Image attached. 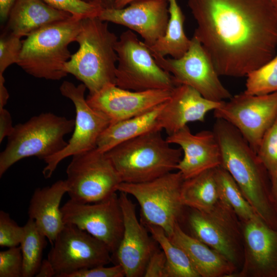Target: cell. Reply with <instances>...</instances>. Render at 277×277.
Segmentation results:
<instances>
[{
	"mask_svg": "<svg viewBox=\"0 0 277 277\" xmlns=\"http://www.w3.org/2000/svg\"><path fill=\"white\" fill-rule=\"evenodd\" d=\"M193 36L219 75L246 76L274 56L277 15L271 0H188Z\"/></svg>",
	"mask_w": 277,
	"mask_h": 277,
	"instance_id": "obj_1",
	"label": "cell"
},
{
	"mask_svg": "<svg viewBox=\"0 0 277 277\" xmlns=\"http://www.w3.org/2000/svg\"><path fill=\"white\" fill-rule=\"evenodd\" d=\"M219 143L221 166L240 187L255 211L270 227L277 229V207L267 170L256 152L232 125L216 118L213 130Z\"/></svg>",
	"mask_w": 277,
	"mask_h": 277,
	"instance_id": "obj_2",
	"label": "cell"
},
{
	"mask_svg": "<svg viewBox=\"0 0 277 277\" xmlns=\"http://www.w3.org/2000/svg\"><path fill=\"white\" fill-rule=\"evenodd\" d=\"M118 39L110 30L108 22L98 17L82 19L75 41L78 49L71 54L64 70L85 85L89 95L107 85H115L117 63L115 46Z\"/></svg>",
	"mask_w": 277,
	"mask_h": 277,
	"instance_id": "obj_3",
	"label": "cell"
},
{
	"mask_svg": "<svg viewBox=\"0 0 277 277\" xmlns=\"http://www.w3.org/2000/svg\"><path fill=\"white\" fill-rule=\"evenodd\" d=\"M161 131L147 132L105 152L122 182H147L176 170L182 150L171 147Z\"/></svg>",
	"mask_w": 277,
	"mask_h": 277,
	"instance_id": "obj_4",
	"label": "cell"
},
{
	"mask_svg": "<svg viewBox=\"0 0 277 277\" xmlns=\"http://www.w3.org/2000/svg\"><path fill=\"white\" fill-rule=\"evenodd\" d=\"M82 19L72 16L48 25L27 36L23 40L16 64L36 78L58 81L66 76L64 66L71 55L69 46L76 41Z\"/></svg>",
	"mask_w": 277,
	"mask_h": 277,
	"instance_id": "obj_5",
	"label": "cell"
},
{
	"mask_svg": "<svg viewBox=\"0 0 277 277\" xmlns=\"http://www.w3.org/2000/svg\"><path fill=\"white\" fill-rule=\"evenodd\" d=\"M75 120L51 112L34 116L14 127L0 154V177L17 162L36 156L45 161L64 149L65 136L73 131Z\"/></svg>",
	"mask_w": 277,
	"mask_h": 277,
	"instance_id": "obj_6",
	"label": "cell"
},
{
	"mask_svg": "<svg viewBox=\"0 0 277 277\" xmlns=\"http://www.w3.org/2000/svg\"><path fill=\"white\" fill-rule=\"evenodd\" d=\"M179 225L186 233L224 256L239 271L243 261L242 222L220 197L210 210L202 211L185 207Z\"/></svg>",
	"mask_w": 277,
	"mask_h": 277,
	"instance_id": "obj_7",
	"label": "cell"
},
{
	"mask_svg": "<svg viewBox=\"0 0 277 277\" xmlns=\"http://www.w3.org/2000/svg\"><path fill=\"white\" fill-rule=\"evenodd\" d=\"M184 180L180 171H172L147 182H122L117 190L135 199L141 208L143 224L159 226L169 236L186 207L181 197Z\"/></svg>",
	"mask_w": 277,
	"mask_h": 277,
	"instance_id": "obj_8",
	"label": "cell"
},
{
	"mask_svg": "<svg viewBox=\"0 0 277 277\" xmlns=\"http://www.w3.org/2000/svg\"><path fill=\"white\" fill-rule=\"evenodd\" d=\"M115 50V85L118 87L142 91L173 90L178 85L172 75L158 65L145 44L132 30L121 33Z\"/></svg>",
	"mask_w": 277,
	"mask_h": 277,
	"instance_id": "obj_9",
	"label": "cell"
},
{
	"mask_svg": "<svg viewBox=\"0 0 277 277\" xmlns=\"http://www.w3.org/2000/svg\"><path fill=\"white\" fill-rule=\"evenodd\" d=\"M72 156L65 180L70 200L94 203L117 191L122 181L105 152L94 148Z\"/></svg>",
	"mask_w": 277,
	"mask_h": 277,
	"instance_id": "obj_10",
	"label": "cell"
},
{
	"mask_svg": "<svg viewBox=\"0 0 277 277\" xmlns=\"http://www.w3.org/2000/svg\"><path fill=\"white\" fill-rule=\"evenodd\" d=\"M152 55L178 85L189 86L205 98L214 102L225 101L232 97L221 83L209 54L194 36L187 51L179 58Z\"/></svg>",
	"mask_w": 277,
	"mask_h": 277,
	"instance_id": "obj_11",
	"label": "cell"
},
{
	"mask_svg": "<svg viewBox=\"0 0 277 277\" xmlns=\"http://www.w3.org/2000/svg\"><path fill=\"white\" fill-rule=\"evenodd\" d=\"M52 245L47 259L56 277H68L78 270L106 266L112 261L103 243L72 224H65Z\"/></svg>",
	"mask_w": 277,
	"mask_h": 277,
	"instance_id": "obj_12",
	"label": "cell"
},
{
	"mask_svg": "<svg viewBox=\"0 0 277 277\" xmlns=\"http://www.w3.org/2000/svg\"><path fill=\"white\" fill-rule=\"evenodd\" d=\"M213 114L234 126L256 152L264 134L277 118V91L265 95L244 92L223 101Z\"/></svg>",
	"mask_w": 277,
	"mask_h": 277,
	"instance_id": "obj_13",
	"label": "cell"
},
{
	"mask_svg": "<svg viewBox=\"0 0 277 277\" xmlns=\"http://www.w3.org/2000/svg\"><path fill=\"white\" fill-rule=\"evenodd\" d=\"M65 224L76 226L103 243L112 256L124 231L123 214L116 192L101 201L83 203L68 200L61 207Z\"/></svg>",
	"mask_w": 277,
	"mask_h": 277,
	"instance_id": "obj_14",
	"label": "cell"
},
{
	"mask_svg": "<svg viewBox=\"0 0 277 277\" xmlns=\"http://www.w3.org/2000/svg\"><path fill=\"white\" fill-rule=\"evenodd\" d=\"M86 89L83 83L75 86L66 81L60 87L62 95L70 100L74 105L75 125L66 147L44 161L46 165L42 173L46 179L51 176L59 163L66 157L96 148L98 138L110 124L104 115L88 104L85 97Z\"/></svg>",
	"mask_w": 277,
	"mask_h": 277,
	"instance_id": "obj_15",
	"label": "cell"
},
{
	"mask_svg": "<svg viewBox=\"0 0 277 277\" xmlns=\"http://www.w3.org/2000/svg\"><path fill=\"white\" fill-rule=\"evenodd\" d=\"M119 199L124 219V231L115 253L112 256L120 264L126 277H143L151 255L158 244L146 227L139 221L135 206L129 195L119 192Z\"/></svg>",
	"mask_w": 277,
	"mask_h": 277,
	"instance_id": "obj_16",
	"label": "cell"
},
{
	"mask_svg": "<svg viewBox=\"0 0 277 277\" xmlns=\"http://www.w3.org/2000/svg\"><path fill=\"white\" fill-rule=\"evenodd\" d=\"M241 222L243 264L231 277H277V229L258 214Z\"/></svg>",
	"mask_w": 277,
	"mask_h": 277,
	"instance_id": "obj_17",
	"label": "cell"
},
{
	"mask_svg": "<svg viewBox=\"0 0 277 277\" xmlns=\"http://www.w3.org/2000/svg\"><path fill=\"white\" fill-rule=\"evenodd\" d=\"M173 90L135 91L109 85L88 95V104L104 115L110 124L144 114L165 102Z\"/></svg>",
	"mask_w": 277,
	"mask_h": 277,
	"instance_id": "obj_18",
	"label": "cell"
},
{
	"mask_svg": "<svg viewBox=\"0 0 277 277\" xmlns=\"http://www.w3.org/2000/svg\"><path fill=\"white\" fill-rule=\"evenodd\" d=\"M98 17L136 32L145 45L150 46L165 33L169 18V2L168 0H135L121 9L103 8Z\"/></svg>",
	"mask_w": 277,
	"mask_h": 277,
	"instance_id": "obj_19",
	"label": "cell"
},
{
	"mask_svg": "<svg viewBox=\"0 0 277 277\" xmlns=\"http://www.w3.org/2000/svg\"><path fill=\"white\" fill-rule=\"evenodd\" d=\"M169 144L179 145L184 154L176 167L184 179L221 166L220 146L213 131L203 130L193 134L188 125L168 135Z\"/></svg>",
	"mask_w": 277,
	"mask_h": 277,
	"instance_id": "obj_20",
	"label": "cell"
},
{
	"mask_svg": "<svg viewBox=\"0 0 277 277\" xmlns=\"http://www.w3.org/2000/svg\"><path fill=\"white\" fill-rule=\"evenodd\" d=\"M222 102L208 100L189 86L177 85L164 103L159 116L160 126L168 135H171L189 123L204 122L207 113L217 108Z\"/></svg>",
	"mask_w": 277,
	"mask_h": 277,
	"instance_id": "obj_21",
	"label": "cell"
},
{
	"mask_svg": "<svg viewBox=\"0 0 277 277\" xmlns=\"http://www.w3.org/2000/svg\"><path fill=\"white\" fill-rule=\"evenodd\" d=\"M67 191L66 180H58L50 186L36 188L30 200L29 217L51 244L65 225L60 204Z\"/></svg>",
	"mask_w": 277,
	"mask_h": 277,
	"instance_id": "obj_22",
	"label": "cell"
},
{
	"mask_svg": "<svg viewBox=\"0 0 277 277\" xmlns=\"http://www.w3.org/2000/svg\"><path fill=\"white\" fill-rule=\"evenodd\" d=\"M169 238L185 252L200 277H231L238 271L224 256L186 233L179 223Z\"/></svg>",
	"mask_w": 277,
	"mask_h": 277,
	"instance_id": "obj_23",
	"label": "cell"
},
{
	"mask_svg": "<svg viewBox=\"0 0 277 277\" xmlns=\"http://www.w3.org/2000/svg\"><path fill=\"white\" fill-rule=\"evenodd\" d=\"M72 16L51 7L43 0H16L5 30L21 38L27 37L42 27Z\"/></svg>",
	"mask_w": 277,
	"mask_h": 277,
	"instance_id": "obj_24",
	"label": "cell"
},
{
	"mask_svg": "<svg viewBox=\"0 0 277 277\" xmlns=\"http://www.w3.org/2000/svg\"><path fill=\"white\" fill-rule=\"evenodd\" d=\"M164 103L144 114L110 124L98 138L96 148L106 152L116 145L147 132L162 130L159 116Z\"/></svg>",
	"mask_w": 277,
	"mask_h": 277,
	"instance_id": "obj_25",
	"label": "cell"
},
{
	"mask_svg": "<svg viewBox=\"0 0 277 277\" xmlns=\"http://www.w3.org/2000/svg\"><path fill=\"white\" fill-rule=\"evenodd\" d=\"M183 205L202 211L211 209L220 199L215 168L185 179L181 189Z\"/></svg>",
	"mask_w": 277,
	"mask_h": 277,
	"instance_id": "obj_26",
	"label": "cell"
},
{
	"mask_svg": "<svg viewBox=\"0 0 277 277\" xmlns=\"http://www.w3.org/2000/svg\"><path fill=\"white\" fill-rule=\"evenodd\" d=\"M168 2L169 18L165 33L154 44L147 47L152 54L179 58L187 51L191 39L185 33V16L177 0Z\"/></svg>",
	"mask_w": 277,
	"mask_h": 277,
	"instance_id": "obj_27",
	"label": "cell"
},
{
	"mask_svg": "<svg viewBox=\"0 0 277 277\" xmlns=\"http://www.w3.org/2000/svg\"><path fill=\"white\" fill-rule=\"evenodd\" d=\"M144 225L166 256V277H200L185 252L171 241L162 228Z\"/></svg>",
	"mask_w": 277,
	"mask_h": 277,
	"instance_id": "obj_28",
	"label": "cell"
},
{
	"mask_svg": "<svg viewBox=\"0 0 277 277\" xmlns=\"http://www.w3.org/2000/svg\"><path fill=\"white\" fill-rule=\"evenodd\" d=\"M24 227V234L19 245L23 261V277H32L37 273L43 261L47 238L31 218Z\"/></svg>",
	"mask_w": 277,
	"mask_h": 277,
	"instance_id": "obj_29",
	"label": "cell"
},
{
	"mask_svg": "<svg viewBox=\"0 0 277 277\" xmlns=\"http://www.w3.org/2000/svg\"><path fill=\"white\" fill-rule=\"evenodd\" d=\"M215 175L220 197L231 207L241 221L249 220L257 215L233 178L226 169L221 166L216 167Z\"/></svg>",
	"mask_w": 277,
	"mask_h": 277,
	"instance_id": "obj_30",
	"label": "cell"
},
{
	"mask_svg": "<svg viewBox=\"0 0 277 277\" xmlns=\"http://www.w3.org/2000/svg\"><path fill=\"white\" fill-rule=\"evenodd\" d=\"M247 94L265 95L277 91V55L246 76Z\"/></svg>",
	"mask_w": 277,
	"mask_h": 277,
	"instance_id": "obj_31",
	"label": "cell"
},
{
	"mask_svg": "<svg viewBox=\"0 0 277 277\" xmlns=\"http://www.w3.org/2000/svg\"><path fill=\"white\" fill-rule=\"evenodd\" d=\"M256 153L272 180L277 175V118L263 136Z\"/></svg>",
	"mask_w": 277,
	"mask_h": 277,
	"instance_id": "obj_32",
	"label": "cell"
},
{
	"mask_svg": "<svg viewBox=\"0 0 277 277\" xmlns=\"http://www.w3.org/2000/svg\"><path fill=\"white\" fill-rule=\"evenodd\" d=\"M51 7L72 15L85 18L98 17L103 8L101 4L86 0H43Z\"/></svg>",
	"mask_w": 277,
	"mask_h": 277,
	"instance_id": "obj_33",
	"label": "cell"
},
{
	"mask_svg": "<svg viewBox=\"0 0 277 277\" xmlns=\"http://www.w3.org/2000/svg\"><path fill=\"white\" fill-rule=\"evenodd\" d=\"M22 44L21 37L4 30L0 37V74L10 65L17 64Z\"/></svg>",
	"mask_w": 277,
	"mask_h": 277,
	"instance_id": "obj_34",
	"label": "cell"
},
{
	"mask_svg": "<svg viewBox=\"0 0 277 277\" xmlns=\"http://www.w3.org/2000/svg\"><path fill=\"white\" fill-rule=\"evenodd\" d=\"M24 234V226H19L9 214L0 211V246L8 248L18 246Z\"/></svg>",
	"mask_w": 277,
	"mask_h": 277,
	"instance_id": "obj_35",
	"label": "cell"
},
{
	"mask_svg": "<svg viewBox=\"0 0 277 277\" xmlns=\"http://www.w3.org/2000/svg\"><path fill=\"white\" fill-rule=\"evenodd\" d=\"M23 261L19 246L0 251V277H23Z\"/></svg>",
	"mask_w": 277,
	"mask_h": 277,
	"instance_id": "obj_36",
	"label": "cell"
},
{
	"mask_svg": "<svg viewBox=\"0 0 277 277\" xmlns=\"http://www.w3.org/2000/svg\"><path fill=\"white\" fill-rule=\"evenodd\" d=\"M125 273L120 264L111 267L100 266L84 269L69 274L68 277H124Z\"/></svg>",
	"mask_w": 277,
	"mask_h": 277,
	"instance_id": "obj_37",
	"label": "cell"
},
{
	"mask_svg": "<svg viewBox=\"0 0 277 277\" xmlns=\"http://www.w3.org/2000/svg\"><path fill=\"white\" fill-rule=\"evenodd\" d=\"M166 262L163 251L158 248L149 259L143 277H166Z\"/></svg>",
	"mask_w": 277,
	"mask_h": 277,
	"instance_id": "obj_38",
	"label": "cell"
},
{
	"mask_svg": "<svg viewBox=\"0 0 277 277\" xmlns=\"http://www.w3.org/2000/svg\"><path fill=\"white\" fill-rule=\"evenodd\" d=\"M14 127L12 125L11 116L9 112L4 108L0 109V143L12 133Z\"/></svg>",
	"mask_w": 277,
	"mask_h": 277,
	"instance_id": "obj_39",
	"label": "cell"
},
{
	"mask_svg": "<svg viewBox=\"0 0 277 277\" xmlns=\"http://www.w3.org/2000/svg\"><path fill=\"white\" fill-rule=\"evenodd\" d=\"M55 273L54 269L50 262L47 259L42 261L38 271L35 276L36 277H52L55 276Z\"/></svg>",
	"mask_w": 277,
	"mask_h": 277,
	"instance_id": "obj_40",
	"label": "cell"
},
{
	"mask_svg": "<svg viewBox=\"0 0 277 277\" xmlns=\"http://www.w3.org/2000/svg\"><path fill=\"white\" fill-rule=\"evenodd\" d=\"M16 0H0V18L2 22L7 21L9 13Z\"/></svg>",
	"mask_w": 277,
	"mask_h": 277,
	"instance_id": "obj_41",
	"label": "cell"
},
{
	"mask_svg": "<svg viewBox=\"0 0 277 277\" xmlns=\"http://www.w3.org/2000/svg\"><path fill=\"white\" fill-rule=\"evenodd\" d=\"M4 84L3 74H0V109L4 108L9 98V94Z\"/></svg>",
	"mask_w": 277,
	"mask_h": 277,
	"instance_id": "obj_42",
	"label": "cell"
},
{
	"mask_svg": "<svg viewBox=\"0 0 277 277\" xmlns=\"http://www.w3.org/2000/svg\"><path fill=\"white\" fill-rule=\"evenodd\" d=\"M135 0H115L113 8H123Z\"/></svg>",
	"mask_w": 277,
	"mask_h": 277,
	"instance_id": "obj_43",
	"label": "cell"
},
{
	"mask_svg": "<svg viewBox=\"0 0 277 277\" xmlns=\"http://www.w3.org/2000/svg\"><path fill=\"white\" fill-rule=\"evenodd\" d=\"M272 193L277 207V175L271 180Z\"/></svg>",
	"mask_w": 277,
	"mask_h": 277,
	"instance_id": "obj_44",
	"label": "cell"
},
{
	"mask_svg": "<svg viewBox=\"0 0 277 277\" xmlns=\"http://www.w3.org/2000/svg\"><path fill=\"white\" fill-rule=\"evenodd\" d=\"M115 0H100L102 6L104 8H113Z\"/></svg>",
	"mask_w": 277,
	"mask_h": 277,
	"instance_id": "obj_45",
	"label": "cell"
},
{
	"mask_svg": "<svg viewBox=\"0 0 277 277\" xmlns=\"http://www.w3.org/2000/svg\"><path fill=\"white\" fill-rule=\"evenodd\" d=\"M271 2L277 15V0H271Z\"/></svg>",
	"mask_w": 277,
	"mask_h": 277,
	"instance_id": "obj_46",
	"label": "cell"
},
{
	"mask_svg": "<svg viewBox=\"0 0 277 277\" xmlns=\"http://www.w3.org/2000/svg\"><path fill=\"white\" fill-rule=\"evenodd\" d=\"M87 1H89V2H95V3H100V0H86Z\"/></svg>",
	"mask_w": 277,
	"mask_h": 277,
	"instance_id": "obj_47",
	"label": "cell"
}]
</instances>
